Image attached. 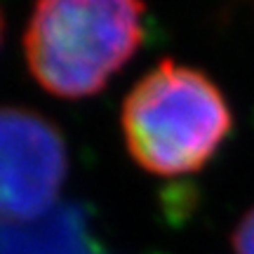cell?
<instances>
[{"mask_svg": "<svg viewBox=\"0 0 254 254\" xmlns=\"http://www.w3.org/2000/svg\"><path fill=\"white\" fill-rule=\"evenodd\" d=\"M233 254H254V207L247 209L231 236Z\"/></svg>", "mask_w": 254, "mask_h": 254, "instance_id": "cell-4", "label": "cell"}, {"mask_svg": "<svg viewBox=\"0 0 254 254\" xmlns=\"http://www.w3.org/2000/svg\"><path fill=\"white\" fill-rule=\"evenodd\" d=\"M120 127L127 153L141 170L182 177L217 155L233 113L207 73L163 59L125 97Z\"/></svg>", "mask_w": 254, "mask_h": 254, "instance_id": "cell-1", "label": "cell"}, {"mask_svg": "<svg viewBox=\"0 0 254 254\" xmlns=\"http://www.w3.org/2000/svg\"><path fill=\"white\" fill-rule=\"evenodd\" d=\"M2 38H5V14H2V7H0V45H2Z\"/></svg>", "mask_w": 254, "mask_h": 254, "instance_id": "cell-5", "label": "cell"}, {"mask_svg": "<svg viewBox=\"0 0 254 254\" xmlns=\"http://www.w3.org/2000/svg\"><path fill=\"white\" fill-rule=\"evenodd\" d=\"M68 167V144L52 120L26 106H0V226L47 214Z\"/></svg>", "mask_w": 254, "mask_h": 254, "instance_id": "cell-3", "label": "cell"}, {"mask_svg": "<svg viewBox=\"0 0 254 254\" xmlns=\"http://www.w3.org/2000/svg\"><path fill=\"white\" fill-rule=\"evenodd\" d=\"M144 43V5L125 0H45L24 31L31 75L59 99L99 94Z\"/></svg>", "mask_w": 254, "mask_h": 254, "instance_id": "cell-2", "label": "cell"}]
</instances>
